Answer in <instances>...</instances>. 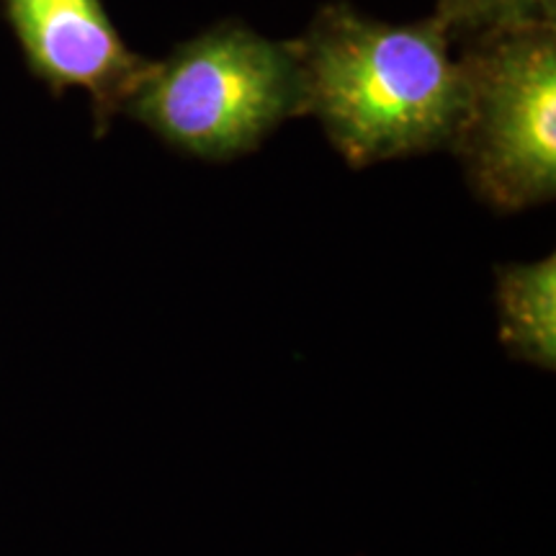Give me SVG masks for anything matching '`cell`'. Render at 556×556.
<instances>
[{"label":"cell","instance_id":"cell-6","mask_svg":"<svg viewBox=\"0 0 556 556\" xmlns=\"http://www.w3.org/2000/svg\"><path fill=\"white\" fill-rule=\"evenodd\" d=\"M433 18L456 47L484 31L556 21V0H435Z\"/></svg>","mask_w":556,"mask_h":556},{"label":"cell","instance_id":"cell-4","mask_svg":"<svg viewBox=\"0 0 556 556\" xmlns=\"http://www.w3.org/2000/svg\"><path fill=\"white\" fill-rule=\"evenodd\" d=\"M3 18L34 78L54 99L86 90L96 137L106 135L150 60L129 50L103 0H3Z\"/></svg>","mask_w":556,"mask_h":556},{"label":"cell","instance_id":"cell-1","mask_svg":"<svg viewBox=\"0 0 556 556\" xmlns=\"http://www.w3.org/2000/svg\"><path fill=\"white\" fill-rule=\"evenodd\" d=\"M294 41L307 116L351 168L451 150L464 78L433 16L397 26L330 3Z\"/></svg>","mask_w":556,"mask_h":556},{"label":"cell","instance_id":"cell-2","mask_svg":"<svg viewBox=\"0 0 556 556\" xmlns=\"http://www.w3.org/2000/svg\"><path fill=\"white\" fill-rule=\"evenodd\" d=\"M122 114L184 155L208 163L248 155L283 122L307 116L296 41L219 21L150 60Z\"/></svg>","mask_w":556,"mask_h":556},{"label":"cell","instance_id":"cell-3","mask_svg":"<svg viewBox=\"0 0 556 556\" xmlns=\"http://www.w3.org/2000/svg\"><path fill=\"white\" fill-rule=\"evenodd\" d=\"M464 109L454 142L475 197L516 214L556 197V21L458 41Z\"/></svg>","mask_w":556,"mask_h":556},{"label":"cell","instance_id":"cell-5","mask_svg":"<svg viewBox=\"0 0 556 556\" xmlns=\"http://www.w3.org/2000/svg\"><path fill=\"white\" fill-rule=\"evenodd\" d=\"M500 343L513 361L556 368V258L495 266Z\"/></svg>","mask_w":556,"mask_h":556}]
</instances>
